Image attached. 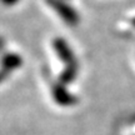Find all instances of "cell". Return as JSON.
<instances>
[{
  "mask_svg": "<svg viewBox=\"0 0 135 135\" xmlns=\"http://www.w3.org/2000/svg\"><path fill=\"white\" fill-rule=\"evenodd\" d=\"M131 23H133V26H135V18L133 19V21H131Z\"/></svg>",
  "mask_w": 135,
  "mask_h": 135,
  "instance_id": "8992f818",
  "label": "cell"
},
{
  "mask_svg": "<svg viewBox=\"0 0 135 135\" xmlns=\"http://www.w3.org/2000/svg\"><path fill=\"white\" fill-rule=\"evenodd\" d=\"M46 1H48L49 6H51L64 21H66L68 24H70L71 26H75L78 24L79 16H78L76 11L74 9L68 6L66 4H64L61 0H46Z\"/></svg>",
  "mask_w": 135,
  "mask_h": 135,
  "instance_id": "6da1fadb",
  "label": "cell"
},
{
  "mask_svg": "<svg viewBox=\"0 0 135 135\" xmlns=\"http://www.w3.org/2000/svg\"><path fill=\"white\" fill-rule=\"evenodd\" d=\"M3 64H4V66H6V68H15L20 64V59L18 58V56H15V55H6L4 58Z\"/></svg>",
  "mask_w": 135,
  "mask_h": 135,
  "instance_id": "277c9868",
  "label": "cell"
},
{
  "mask_svg": "<svg viewBox=\"0 0 135 135\" xmlns=\"http://www.w3.org/2000/svg\"><path fill=\"white\" fill-rule=\"evenodd\" d=\"M54 49L56 50V53L59 54V58L64 60L68 65H70V64H75L74 61V56H73L71 54V50L69 49L68 46V44L61 40V39H56L55 41H54Z\"/></svg>",
  "mask_w": 135,
  "mask_h": 135,
  "instance_id": "7a4b0ae2",
  "label": "cell"
},
{
  "mask_svg": "<svg viewBox=\"0 0 135 135\" xmlns=\"http://www.w3.org/2000/svg\"><path fill=\"white\" fill-rule=\"evenodd\" d=\"M4 4H6V5H11V4H15L18 0H1Z\"/></svg>",
  "mask_w": 135,
  "mask_h": 135,
  "instance_id": "5b68a950",
  "label": "cell"
},
{
  "mask_svg": "<svg viewBox=\"0 0 135 135\" xmlns=\"http://www.w3.org/2000/svg\"><path fill=\"white\" fill-rule=\"evenodd\" d=\"M53 95L54 99L61 105H69V104H73L75 101V98L73 97L71 94H69L65 90V88H63L61 85H58V86L54 88Z\"/></svg>",
  "mask_w": 135,
  "mask_h": 135,
  "instance_id": "3957f363",
  "label": "cell"
}]
</instances>
